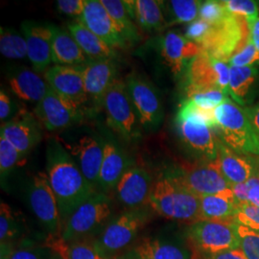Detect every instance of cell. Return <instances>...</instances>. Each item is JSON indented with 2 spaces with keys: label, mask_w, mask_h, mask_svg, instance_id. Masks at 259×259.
Masks as SVG:
<instances>
[{
  "label": "cell",
  "mask_w": 259,
  "mask_h": 259,
  "mask_svg": "<svg viewBox=\"0 0 259 259\" xmlns=\"http://www.w3.org/2000/svg\"><path fill=\"white\" fill-rule=\"evenodd\" d=\"M51 259H65V257H64V255H63L60 251H58V250L55 251V250H54V253H53Z\"/></svg>",
  "instance_id": "9f6ffc18"
},
{
  "label": "cell",
  "mask_w": 259,
  "mask_h": 259,
  "mask_svg": "<svg viewBox=\"0 0 259 259\" xmlns=\"http://www.w3.org/2000/svg\"><path fill=\"white\" fill-rule=\"evenodd\" d=\"M111 215L109 196L101 191L94 192L66 220L61 232L62 242L68 244L96 237L110 222Z\"/></svg>",
  "instance_id": "3957f363"
},
{
  "label": "cell",
  "mask_w": 259,
  "mask_h": 259,
  "mask_svg": "<svg viewBox=\"0 0 259 259\" xmlns=\"http://www.w3.org/2000/svg\"><path fill=\"white\" fill-rule=\"evenodd\" d=\"M47 175L64 227L68 217L96 192V188L83 176L69 152L55 139L47 145Z\"/></svg>",
  "instance_id": "6da1fadb"
},
{
  "label": "cell",
  "mask_w": 259,
  "mask_h": 259,
  "mask_svg": "<svg viewBox=\"0 0 259 259\" xmlns=\"http://www.w3.org/2000/svg\"><path fill=\"white\" fill-rule=\"evenodd\" d=\"M186 99L201 108L215 110L223 103L229 100L230 96H228L220 90H207L192 93L188 95Z\"/></svg>",
  "instance_id": "ab89813d"
},
{
  "label": "cell",
  "mask_w": 259,
  "mask_h": 259,
  "mask_svg": "<svg viewBox=\"0 0 259 259\" xmlns=\"http://www.w3.org/2000/svg\"><path fill=\"white\" fill-rule=\"evenodd\" d=\"M56 5L60 13L80 18L84 9V0H58Z\"/></svg>",
  "instance_id": "7dc6e473"
},
{
  "label": "cell",
  "mask_w": 259,
  "mask_h": 259,
  "mask_svg": "<svg viewBox=\"0 0 259 259\" xmlns=\"http://www.w3.org/2000/svg\"><path fill=\"white\" fill-rule=\"evenodd\" d=\"M0 135L23 156L36 147L42 137L40 124L30 114L4 123Z\"/></svg>",
  "instance_id": "d4e9b609"
},
{
  "label": "cell",
  "mask_w": 259,
  "mask_h": 259,
  "mask_svg": "<svg viewBox=\"0 0 259 259\" xmlns=\"http://www.w3.org/2000/svg\"><path fill=\"white\" fill-rule=\"evenodd\" d=\"M220 139L236 152L259 156V136L247 112L230 98L215 110Z\"/></svg>",
  "instance_id": "277c9868"
},
{
  "label": "cell",
  "mask_w": 259,
  "mask_h": 259,
  "mask_svg": "<svg viewBox=\"0 0 259 259\" xmlns=\"http://www.w3.org/2000/svg\"><path fill=\"white\" fill-rule=\"evenodd\" d=\"M211 29V25L198 18L188 25L185 32V37L202 47L205 39L209 36Z\"/></svg>",
  "instance_id": "f6af8a7d"
},
{
  "label": "cell",
  "mask_w": 259,
  "mask_h": 259,
  "mask_svg": "<svg viewBox=\"0 0 259 259\" xmlns=\"http://www.w3.org/2000/svg\"><path fill=\"white\" fill-rule=\"evenodd\" d=\"M230 66L245 67L259 65V52L254 46L251 37L247 40L238 52L232 56L229 61Z\"/></svg>",
  "instance_id": "7bdbcfd3"
},
{
  "label": "cell",
  "mask_w": 259,
  "mask_h": 259,
  "mask_svg": "<svg viewBox=\"0 0 259 259\" xmlns=\"http://www.w3.org/2000/svg\"><path fill=\"white\" fill-rule=\"evenodd\" d=\"M248 187L249 203L256 207H259V171L246 182Z\"/></svg>",
  "instance_id": "c3c4849f"
},
{
  "label": "cell",
  "mask_w": 259,
  "mask_h": 259,
  "mask_svg": "<svg viewBox=\"0 0 259 259\" xmlns=\"http://www.w3.org/2000/svg\"><path fill=\"white\" fill-rule=\"evenodd\" d=\"M240 249L248 259H259V232L236 224Z\"/></svg>",
  "instance_id": "b9f144b4"
},
{
  "label": "cell",
  "mask_w": 259,
  "mask_h": 259,
  "mask_svg": "<svg viewBox=\"0 0 259 259\" xmlns=\"http://www.w3.org/2000/svg\"><path fill=\"white\" fill-rule=\"evenodd\" d=\"M24 157L7 139L0 136V173L2 181Z\"/></svg>",
  "instance_id": "74e56055"
},
{
  "label": "cell",
  "mask_w": 259,
  "mask_h": 259,
  "mask_svg": "<svg viewBox=\"0 0 259 259\" xmlns=\"http://www.w3.org/2000/svg\"><path fill=\"white\" fill-rule=\"evenodd\" d=\"M169 172L199 197L222 195L235 200L232 186L223 175L218 158L216 160L197 159L193 163L182 165Z\"/></svg>",
  "instance_id": "8992f818"
},
{
  "label": "cell",
  "mask_w": 259,
  "mask_h": 259,
  "mask_svg": "<svg viewBox=\"0 0 259 259\" xmlns=\"http://www.w3.org/2000/svg\"><path fill=\"white\" fill-rule=\"evenodd\" d=\"M185 237L190 247L201 255L240 249L234 222L199 220L186 228Z\"/></svg>",
  "instance_id": "52a82bcc"
},
{
  "label": "cell",
  "mask_w": 259,
  "mask_h": 259,
  "mask_svg": "<svg viewBox=\"0 0 259 259\" xmlns=\"http://www.w3.org/2000/svg\"><path fill=\"white\" fill-rule=\"evenodd\" d=\"M0 52L8 59H24L28 56L25 37L20 36L14 30L1 28Z\"/></svg>",
  "instance_id": "e575fe53"
},
{
  "label": "cell",
  "mask_w": 259,
  "mask_h": 259,
  "mask_svg": "<svg viewBox=\"0 0 259 259\" xmlns=\"http://www.w3.org/2000/svg\"><path fill=\"white\" fill-rule=\"evenodd\" d=\"M45 80L55 93L79 107L89 101L81 66H50L45 73Z\"/></svg>",
  "instance_id": "e0dca14e"
},
{
  "label": "cell",
  "mask_w": 259,
  "mask_h": 259,
  "mask_svg": "<svg viewBox=\"0 0 259 259\" xmlns=\"http://www.w3.org/2000/svg\"><path fill=\"white\" fill-rule=\"evenodd\" d=\"M9 84L19 98L28 102H40L47 95L49 85L36 71L18 68L9 75Z\"/></svg>",
  "instance_id": "484cf974"
},
{
  "label": "cell",
  "mask_w": 259,
  "mask_h": 259,
  "mask_svg": "<svg viewBox=\"0 0 259 259\" xmlns=\"http://www.w3.org/2000/svg\"><path fill=\"white\" fill-rule=\"evenodd\" d=\"M250 37V26L246 19L231 14L220 24L212 26L202 48L207 54L229 64Z\"/></svg>",
  "instance_id": "30bf717a"
},
{
  "label": "cell",
  "mask_w": 259,
  "mask_h": 259,
  "mask_svg": "<svg viewBox=\"0 0 259 259\" xmlns=\"http://www.w3.org/2000/svg\"><path fill=\"white\" fill-rule=\"evenodd\" d=\"M249 26H250V37L259 52V18Z\"/></svg>",
  "instance_id": "db71d44e"
},
{
  "label": "cell",
  "mask_w": 259,
  "mask_h": 259,
  "mask_svg": "<svg viewBox=\"0 0 259 259\" xmlns=\"http://www.w3.org/2000/svg\"><path fill=\"white\" fill-rule=\"evenodd\" d=\"M257 4H258V6H259V1H257Z\"/></svg>",
  "instance_id": "6f0895ef"
},
{
  "label": "cell",
  "mask_w": 259,
  "mask_h": 259,
  "mask_svg": "<svg viewBox=\"0 0 259 259\" xmlns=\"http://www.w3.org/2000/svg\"><path fill=\"white\" fill-rule=\"evenodd\" d=\"M139 259H192V248L184 237L159 235L145 238L133 248Z\"/></svg>",
  "instance_id": "ffe728a7"
},
{
  "label": "cell",
  "mask_w": 259,
  "mask_h": 259,
  "mask_svg": "<svg viewBox=\"0 0 259 259\" xmlns=\"http://www.w3.org/2000/svg\"><path fill=\"white\" fill-rule=\"evenodd\" d=\"M56 26L27 20L21 29L27 44L28 59L36 72H44L52 63V41Z\"/></svg>",
  "instance_id": "5bb4252c"
},
{
  "label": "cell",
  "mask_w": 259,
  "mask_h": 259,
  "mask_svg": "<svg viewBox=\"0 0 259 259\" xmlns=\"http://www.w3.org/2000/svg\"><path fill=\"white\" fill-rule=\"evenodd\" d=\"M218 161L230 185L246 183L259 171V156L242 154L230 148L217 136Z\"/></svg>",
  "instance_id": "ac0fdd59"
},
{
  "label": "cell",
  "mask_w": 259,
  "mask_h": 259,
  "mask_svg": "<svg viewBox=\"0 0 259 259\" xmlns=\"http://www.w3.org/2000/svg\"><path fill=\"white\" fill-rule=\"evenodd\" d=\"M35 113L48 131L65 129L82 117L81 107L55 93L50 87L45 98L37 103Z\"/></svg>",
  "instance_id": "4fadbf2b"
},
{
  "label": "cell",
  "mask_w": 259,
  "mask_h": 259,
  "mask_svg": "<svg viewBox=\"0 0 259 259\" xmlns=\"http://www.w3.org/2000/svg\"><path fill=\"white\" fill-rule=\"evenodd\" d=\"M111 19L120 28L122 34L128 42H135L139 39L138 29L135 25L134 0H100Z\"/></svg>",
  "instance_id": "f546056e"
},
{
  "label": "cell",
  "mask_w": 259,
  "mask_h": 259,
  "mask_svg": "<svg viewBox=\"0 0 259 259\" xmlns=\"http://www.w3.org/2000/svg\"><path fill=\"white\" fill-rule=\"evenodd\" d=\"M203 259H248L241 249L225 250L211 254H202Z\"/></svg>",
  "instance_id": "681fc988"
},
{
  "label": "cell",
  "mask_w": 259,
  "mask_h": 259,
  "mask_svg": "<svg viewBox=\"0 0 259 259\" xmlns=\"http://www.w3.org/2000/svg\"><path fill=\"white\" fill-rule=\"evenodd\" d=\"M181 138L199 160L218 158L217 135L214 130L192 121L176 120Z\"/></svg>",
  "instance_id": "603a6c76"
},
{
  "label": "cell",
  "mask_w": 259,
  "mask_h": 259,
  "mask_svg": "<svg viewBox=\"0 0 259 259\" xmlns=\"http://www.w3.org/2000/svg\"><path fill=\"white\" fill-rule=\"evenodd\" d=\"M13 111V105L12 100L10 99L9 95L1 90L0 92V119L2 121L6 120Z\"/></svg>",
  "instance_id": "816d5d0a"
},
{
  "label": "cell",
  "mask_w": 259,
  "mask_h": 259,
  "mask_svg": "<svg viewBox=\"0 0 259 259\" xmlns=\"http://www.w3.org/2000/svg\"><path fill=\"white\" fill-rule=\"evenodd\" d=\"M258 75L256 66H231L229 96L239 106H244Z\"/></svg>",
  "instance_id": "4dcf8cb0"
},
{
  "label": "cell",
  "mask_w": 259,
  "mask_h": 259,
  "mask_svg": "<svg viewBox=\"0 0 259 259\" xmlns=\"http://www.w3.org/2000/svg\"><path fill=\"white\" fill-rule=\"evenodd\" d=\"M164 2L156 0L134 1L135 19L139 26L146 31H158L166 25L163 15Z\"/></svg>",
  "instance_id": "1f68e13d"
},
{
  "label": "cell",
  "mask_w": 259,
  "mask_h": 259,
  "mask_svg": "<svg viewBox=\"0 0 259 259\" xmlns=\"http://www.w3.org/2000/svg\"><path fill=\"white\" fill-rule=\"evenodd\" d=\"M238 204L235 200L222 195L200 197V220L234 222Z\"/></svg>",
  "instance_id": "f1b7e54d"
},
{
  "label": "cell",
  "mask_w": 259,
  "mask_h": 259,
  "mask_svg": "<svg viewBox=\"0 0 259 259\" xmlns=\"http://www.w3.org/2000/svg\"><path fill=\"white\" fill-rule=\"evenodd\" d=\"M149 204L167 219L190 224L200 220V197L170 172L154 183Z\"/></svg>",
  "instance_id": "7a4b0ae2"
},
{
  "label": "cell",
  "mask_w": 259,
  "mask_h": 259,
  "mask_svg": "<svg viewBox=\"0 0 259 259\" xmlns=\"http://www.w3.org/2000/svg\"><path fill=\"white\" fill-rule=\"evenodd\" d=\"M111 259H139L138 258V255L136 253L135 250L132 248L129 250H125L124 252H122L120 254L116 255L115 257Z\"/></svg>",
  "instance_id": "11a10c76"
},
{
  "label": "cell",
  "mask_w": 259,
  "mask_h": 259,
  "mask_svg": "<svg viewBox=\"0 0 259 259\" xmlns=\"http://www.w3.org/2000/svg\"><path fill=\"white\" fill-rule=\"evenodd\" d=\"M245 111L247 112V115L250 119L253 129L255 130L256 134L259 136V103L253 107L245 109Z\"/></svg>",
  "instance_id": "f5cc1de1"
},
{
  "label": "cell",
  "mask_w": 259,
  "mask_h": 259,
  "mask_svg": "<svg viewBox=\"0 0 259 259\" xmlns=\"http://www.w3.org/2000/svg\"><path fill=\"white\" fill-rule=\"evenodd\" d=\"M67 29L90 61L115 59V51L80 21L70 23Z\"/></svg>",
  "instance_id": "83f0119b"
},
{
  "label": "cell",
  "mask_w": 259,
  "mask_h": 259,
  "mask_svg": "<svg viewBox=\"0 0 259 259\" xmlns=\"http://www.w3.org/2000/svg\"><path fill=\"white\" fill-rule=\"evenodd\" d=\"M68 152L83 176L97 188L105 153V140L96 135H85L74 145L69 146Z\"/></svg>",
  "instance_id": "d6986e66"
},
{
  "label": "cell",
  "mask_w": 259,
  "mask_h": 259,
  "mask_svg": "<svg viewBox=\"0 0 259 259\" xmlns=\"http://www.w3.org/2000/svg\"><path fill=\"white\" fill-rule=\"evenodd\" d=\"M21 227L12 208L6 203L0 205V243L1 259H9L12 251V244L19 239L21 234Z\"/></svg>",
  "instance_id": "d6a6232c"
},
{
  "label": "cell",
  "mask_w": 259,
  "mask_h": 259,
  "mask_svg": "<svg viewBox=\"0 0 259 259\" xmlns=\"http://www.w3.org/2000/svg\"><path fill=\"white\" fill-rule=\"evenodd\" d=\"M89 61L68 29L56 28L52 41V63L56 65L82 66Z\"/></svg>",
  "instance_id": "4316f807"
},
{
  "label": "cell",
  "mask_w": 259,
  "mask_h": 259,
  "mask_svg": "<svg viewBox=\"0 0 259 259\" xmlns=\"http://www.w3.org/2000/svg\"><path fill=\"white\" fill-rule=\"evenodd\" d=\"M202 1L171 0L164 2L169 16V25L177 23H191L199 18Z\"/></svg>",
  "instance_id": "836d02e7"
},
{
  "label": "cell",
  "mask_w": 259,
  "mask_h": 259,
  "mask_svg": "<svg viewBox=\"0 0 259 259\" xmlns=\"http://www.w3.org/2000/svg\"><path fill=\"white\" fill-rule=\"evenodd\" d=\"M103 107L106 111L107 124L121 139L133 141L141 135V125L130 99L126 83L115 80L106 93Z\"/></svg>",
  "instance_id": "ba28073f"
},
{
  "label": "cell",
  "mask_w": 259,
  "mask_h": 259,
  "mask_svg": "<svg viewBox=\"0 0 259 259\" xmlns=\"http://www.w3.org/2000/svg\"><path fill=\"white\" fill-rule=\"evenodd\" d=\"M126 87L141 127L146 131L157 129L163 114L157 90L142 77L136 74H131L127 78Z\"/></svg>",
  "instance_id": "7c38bea8"
},
{
  "label": "cell",
  "mask_w": 259,
  "mask_h": 259,
  "mask_svg": "<svg viewBox=\"0 0 259 259\" xmlns=\"http://www.w3.org/2000/svg\"><path fill=\"white\" fill-rule=\"evenodd\" d=\"M154 182L144 167L133 165L121 178L115 187L116 198L128 209L149 204Z\"/></svg>",
  "instance_id": "9a60e30c"
},
{
  "label": "cell",
  "mask_w": 259,
  "mask_h": 259,
  "mask_svg": "<svg viewBox=\"0 0 259 259\" xmlns=\"http://www.w3.org/2000/svg\"><path fill=\"white\" fill-rule=\"evenodd\" d=\"M234 223L259 232V207L250 204L238 205Z\"/></svg>",
  "instance_id": "ee69618b"
},
{
  "label": "cell",
  "mask_w": 259,
  "mask_h": 259,
  "mask_svg": "<svg viewBox=\"0 0 259 259\" xmlns=\"http://www.w3.org/2000/svg\"><path fill=\"white\" fill-rule=\"evenodd\" d=\"M227 10L236 16L243 17L249 25L259 18V6L257 1L252 0H225L223 1Z\"/></svg>",
  "instance_id": "60d3db41"
},
{
  "label": "cell",
  "mask_w": 259,
  "mask_h": 259,
  "mask_svg": "<svg viewBox=\"0 0 259 259\" xmlns=\"http://www.w3.org/2000/svg\"><path fill=\"white\" fill-rule=\"evenodd\" d=\"M231 66L203 51L185 69L186 96L202 91L220 90L229 96Z\"/></svg>",
  "instance_id": "9c48e42d"
},
{
  "label": "cell",
  "mask_w": 259,
  "mask_h": 259,
  "mask_svg": "<svg viewBox=\"0 0 259 259\" xmlns=\"http://www.w3.org/2000/svg\"><path fill=\"white\" fill-rule=\"evenodd\" d=\"M230 15L231 13L225 7L223 1L207 0L201 5L199 19H203L211 26H216L229 18Z\"/></svg>",
  "instance_id": "f35d334b"
},
{
  "label": "cell",
  "mask_w": 259,
  "mask_h": 259,
  "mask_svg": "<svg viewBox=\"0 0 259 259\" xmlns=\"http://www.w3.org/2000/svg\"><path fill=\"white\" fill-rule=\"evenodd\" d=\"M60 251L65 259H110L97 249L93 239L77 241L65 244Z\"/></svg>",
  "instance_id": "8d00e7d4"
},
{
  "label": "cell",
  "mask_w": 259,
  "mask_h": 259,
  "mask_svg": "<svg viewBox=\"0 0 259 259\" xmlns=\"http://www.w3.org/2000/svg\"><path fill=\"white\" fill-rule=\"evenodd\" d=\"M28 203L40 226L49 234L61 235L63 226L60 210L47 173L39 172L31 181L28 190Z\"/></svg>",
  "instance_id": "8fae6325"
},
{
  "label": "cell",
  "mask_w": 259,
  "mask_h": 259,
  "mask_svg": "<svg viewBox=\"0 0 259 259\" xmlns=\"http://www.w3.org/2000/svg\"><path fill=\"white\" fill-rule=\"evenodd\" d=\"M149 220L150 212L145 207L127 209L112 217L102 232L93 238V243L104 255L113 258L124 252Z\"/></svg>",
  "instance_id": "5b68a950"
},
{
  "label": "cell",
  "mask_w": 259,
  "mask_h": 259,
  "mask_svg": "<svg viewBox=\"0 0 259 259\" xmlns=\"http://www.w3.org/2000/svg\"><path fill=\"white\" fill-rule=\"evenodd\" d=\"M54 250L47 246H34L14 250L9 259H51Z\"/></svg>",
  "instance_id": "bcb514c9"
},
{
  "label": "cell",
  "mask_w": 259,
  "mask_h": 259,
  "mask_svg": "<svg viewBox=\"0 0 259 259\" xmlns=\"http://www.w3.org/2000/svg\"><path fill=\"white\" fill-rule=\"evenodd\" d=\"M134 165L125 151L113 140H105V153L97 187L101 192L114 190L121 178Z\"/></svg>",
  "instance_id": "cb8c5ba5"
},
{
  "label": "cell",
  "mask_w": 259,
  "mask_h": 259,
  "mask_svg": "<svg viewBox=\"0 0 259 259\" xmlns=\"http://www.w3.org/2000/svg\"><path fill=\"white\" fill-rule=\"evenodd\" d=\"M176 120L192 121L206 125L213 130L217 129V121L215 118L214 110H207L195 105L189 100L185 99L177 114Z\"/></svg>",
  "instance_id": "d590c367"
},
{
  "label": "cell",
  "mask_w": 259,
  "mask_h": 259,
  "mask_svg": "<svg viewBox=\"0 0 259 259\" xmlns=\"http://www.w3.org/2000/svg\"><path fill=\"white\" fill-rule=\"evenodd\" d=\"M79 21L112 49L128 46L120 28L111 19L100 0H84V9Z\"/></svg>",
  "instance_id": "2e32d148"
},
{
  "label": "cell",
  "mask_w": 259,
  "mask_h": 259,
  "mask_svg": "<svg viewBox=\"0 0 259 259\" xmlns=\"http://www.w3.org/2000/svg\"><path fill=\"white\" fill-rule=\"evenodd\" d=\"M81 67L89 100L96 107L103 106L106 93L116 80L117 66L114 60L89 61Z\"/></svg>",
  "instance_id": "44dd1931"
},
{
  "label": "cell",
  "mask_w": 259,
  "mask_h": 259,
  "mask_svg": "<svg viewBox=\"0 0 259 259\" xmlns=\"http://www.w3.org/2000/svg\"><path fill=\"white\" fill-rule=\"evenodd\" d=\"M232 186V194L238 205L250 204L248 198V187L246 183L231 185Z\"/></svg>",
  "instance_id": "f907efd6"
},
{
  "label": "cell",
  "mask_w": 259,
  "mask_h": 259,
  "mask_svg": "<svg viewBox=\"0 0 259 259\" xmlns=\"http://www.w3.org/2000/svg\"><path fill=\"white\" fill-rule=\"evenodd\" d=\"M159 47L166 65L176 76L185 73L190 61L204 51L199 45L174 31L161 37Z\"/></svg>",
  "instance_id": "7402d4cb"
}]
</instances>
